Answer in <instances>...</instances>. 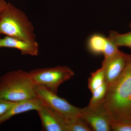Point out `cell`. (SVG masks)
Instances as JSON below:
<instances>
[{
    "instance_id": "30bf717a",
    "label": "cell",
    "mask_w": 131,
    "mask_h": 131,
    "mask_svg": "<svg viewBox=\"0 0 131 131\" xmlns=\"http://www.w3.org/2000/svg\"><path fill=\"white\" fill-rule=\"evenodd\" d=\"M37 112L41 120L42 130L65 131L58 115L43 103Z\"/></svg>"
},
{
    "instance_id": "3957f363",
    "label": "cell",
    "mask_w": 131,
    "mask_h": 131,
    "mask_svg": "<svg viewBox=\"0 0 131 131\" xmlns=\"http://www.w3.org/2000/svg\"><path fill=\"white\" fill-rule=\"evenodd\" d=\"M0 34L27 42H36L34 27L28 17L10 3L0 14Z\"/></svg>"
},
{
    "instance_id": "7a4b0ae2",
    "label": "cell",
    "mask_w": 131,
    "mask_h": 131,
    "mask_svg": "<svg viewBox=\"0 0 131 131\" xmlns=\"http://www.w3.org/2000/svg\"><path fill=\"white\" fill-rule=\"evenodd\" d=\"M35 86L29 72L9 71L0 77V98L15 102L34 98Z\"/></svg>"
},
{
    "instance_id": "2e32d148",
    "label": "cell",
    "mask_w": 131,
    "mask_h": 131,
    "mask_svg": "<svg viewBox=\"0 0 131 131\" xmlns=\"http://www.w3.org/2000/svg\"><path fill=\"white\" fill-rule=\"evenodd\" d=\"M118 48L108 37L107 42L103 53L104 59L109 58L118 54L121 51Z\"/></svg>"
},
{
    "instance_id": "9a60e30c",
    "label": "cell",
    "mask_w": 131,
    "mask_h": 131,
    "mask_svg": "<svg viewBox=\"0 0 131 131\" xmlns=\"http://www.w3.org/2000/svg\"><path fill=\"white\" fill-rule=\"evenodd\" d=\"M107 90V85L105 82L101 86L94 90L91 93L92 96L88 106L93 107L100 103L105 98Z\"/></svg>"
},
{
    "instance_id": "ac0fdd59",
    "label": "cell",
    "mask_w": 131,
    "mask_h": 131,
    "mask_svg": "<svg viewBox=\"0 0 131 131\" xmlns=\"http://www.w3.org/2000/svg\"><path fill=\"white\" fill-rule=\"evenodd\" d=\"M14 102L9 101L0 98V116L5 113Z\"/></svg>"
},
{
    "instance_id": "8992f818",
    "label": "cell",
    "mask_w": 131,
    "mask_h": 131,
    "mask_svg": "<svg viewBox=\"0 0 131 131\" xmlns=\"http://www.w3.org/2000/svg\"><path fill=\"white\" fill-rule=\"evenodd\" d=\"M81 118L88 125L92 131H112L110 118L99 105L82 108Z\"/></svg>"
},
{
    "instance_id": "4fadbf2b",
    "label": "cell",
    "mask_w": 131,
    "mask_h": 131,
    "mask_svg": "<svg viewBox=\"0 0 131 131\" xmlns=\"http://www.w3.org/2000/svg\"><path fill=\"white\" fill-rule=\"evenodd\" d=\"M108 38L117 47H126L131 49V31L122 34L111 31Z\"/></svg>"
},
{
    "instance_id": "277c9868",
    "label": "cell",
    "mask_w": 131,
    "mask_h": 131,
    "mask_svg": "<svg viewBox=\"0 0 131 131\" xmlns=\"http://www.w3.org/2000/svg\"><path fill=\"white\" fill-rule=\"evenodd\" d=\"M35 85H39L57 94L59 86L70 80L74 73L67 66L39 68L29 72Z\"/></svg>"
},
{
    "instance_id": "ba28073f",
    "label": "cell",
    "mask_w": 131,
    "mask_h": 131,
    "mask_svg": "<svg viewBox=\"0 0 131 131\" xmlns=\"http://www.w3.org/2000/svg\"><path fill=\"white\" fill-rule=\"evenodd\" d=\"M42 104V101L37 97L14 102L5 113L0 116V125L17 115L31 110L38 111Z\"/></svg>"
},
{
    "instance_id": "5bb4252c",
    "label": "cell",
    "mask_w": 131,
    "mask_h": 131,
    "mask_svg": "<svg viewBox=\"0 0 131 131\" xmlns=\"http://www.w3.org/2000/svg\"><path fill=\"white\" fill-rule=\"evenodd\" d=\"M105 82V73L103 67L91 73L88 79V88L91 93Z\"/></svg>"
},
{
    "instance_id": "7c38bea8",
    "label": "cell",
    "mask_w": 131,
    "mask_h": 131,
    "mask_svg": "<svg viewBox=\"0 0 131 131\" xmlns=\"http://www.w3.org/2000/svg\"><path fill=\"white\" fill-rule=\"evenodd\" d=\"M56 113L61 119L65 131H92L90 127L81 118H68Z\"/></svg>"
},
{
    "instance_id": "d6986e66",
    "label": "cell",
    "mask_w": 131,
    "mask_h": 131,
    "mask_svg": "<svg viewBox=\"0 0 131 131\" xmlns=\"http://www.w3.org/2000/svg\"><path fill=\"white\" fill-rule=\"evenodd\" d=\"M7 5V3L5 0H0V14L4 11Z\"/></svg>"
},
{
    "instance_id": "ffe728a7",
    "label": "cell",
    "mask_w": 131,
    "mask_h": 131,
    "mask_svg": "<svg viewBox=\"0 0 131 131\" xmlns=\"http://www.w3.org/2000/svg\"><path fill=\"white\" fill-rule=\"evenodd\" d=\"M129 26H130V28H131V22L130 23V25H129Z\"/></svg>"
},
{
    "instance_id": "52a82bcc",
    "label": "cell",
    "mask_w": 131,
    "mask_h": 131,
    "mask_svg": "<svg viewBox=\"0 0 131 131\" xmlns=\"http://www.w3.org/2000/svg\"><path fill=\"white\" fill-rule=\"evenodd\" d=\"M127 55L121 51L113 56L103 60L102 66L104 69L105 82L107 88L123 72L126 64Z\"/></svg>"
},
{
    "instance_id": "6da1fadb",
    "label": "cell",
    "mask_w": 131,
    "mask_h": 131,
    "mask_svg": "<svg viewBox=\"0 0 131 131\" xmlns=\"http://www.w3.org/2000/svg\"><path fill=\"white\" fill-rule=\"evenodd\" d=\"M110 121H131V54L118 78L107 88L100 103Z\"/></svg>"
},
{
    "instance_id": "9c48e42d",
    "label": "cell",
    "mask_w": 131,
    "mask_h": 131,
    "mask_svg": "<svg viewBox=\"0 0 131 131\" xmlns=\"http://www.w3.org/2000/svg\"><path fill=\"white\" fill-rule=\"evenodd\" d=\"M1 47L18 49L23 55L37 56L39 54V46L37 41L28 42L9 36L0 38V48Z\"/></svg>"
},
{
    "instance_id": "5b68a950",
    "label": "cell",
    "mask_w": 131,
    "mask_h": 131,
    "mask_svg": "<svg viewBox=\"0 0 131 131\" xmlns=\"http://www.w3.org/2000/svg\"><path fill=\"white\" fill-rule=\"evenodd\" d=\"M34 90L36 97L55 112L68 118H81L82 108L71 105L56 93L39 85H35Z\"/></svg>"
},
{
    "instance_id": "e0dca14e",
    "label": "cell",
    "mask_w": 131,
    "mask_h": 131,
    "mask_svg": "<svg viewBox=\"0 0 131 131\" xmlns=\"http://www.w3.org/2000/svg\"><path fill=\"white\" fill-rule=\"evenodd\" d=\"M112 130L131 131V121H110Z\"/></svg>"
},
{
    "instance_id": "8fae6325",
    "label": "cell",
    "mask_w": 131,
    "mask_h": 131,
    "mask_svg": "<svg viewBox=\"0 0 131 131\" xmlns=\"http://www.w3.org/2000/svg\"><path fill=\"white\" fill-rule=\"evenodd\" d=\"M108 38L100 33H95L90 36L86 43L88 50L95 56L103 54Z\"/></svg>"
}]
</instances>
